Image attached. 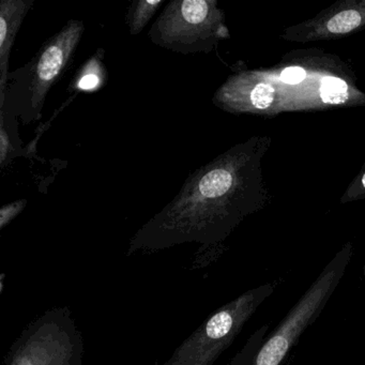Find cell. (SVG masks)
I'll return each mask as SVG.
<instances>
[{"label":"cell","instance_id":"6da1fadb","mask_svg":"<svg viewBox=\"0 0 365 365\" xmlns=\"http://www.w3.org/2000/svg\"><path fill=\"white\" fill-rule=\"evenodd\" d=\"M85 25L72 20L44 42L24 67L8 74L5 93L0 96V119L24 125L39 120L46 97L71 65Z\"/></svg>","mask_w":365,"mask_h":365},{"label":"cell","instance_id":"7a4b0ae2","mask_svg":"<svg viewBox=\"0 0 365 365\" xmlns=\"http://www.w3.org/2000/svg\"><path fill=\"white\" fill-rule=\"evenodd\" d=\"M275 287L271 282L252 288L220 307L162 365H212Z\"/></svg>","mask_w":365,"mask_h":365},{"label":"cell","instance_id":"3957f363","mask_svg":"<svg viewBox=\"0 0 365 365\" xmlns=\"http://www.w3.org/2000/svg\"><path fill=\"white\" fill-rule=\"evenodd\" d=\"M82 333L68 307L48 309L16 339L5 365H83Z\"/></svg>","mask_w":365,"mask_h":365},{"label":"cell","instance_id":"277c9868","mask_svg":"<svg viewBox=\"0 0 365 365\" xmlns=\"http://www.w3.org/2000/svg\"><path fill=\"white\" fill-rule=\"evenodd\" d=\"M350 256V250L346 247L322 269L281 324L268 339H264L252 365H281L283 363L301 335L324 311L347 270Z\"/></svg>","mask_w":365,"mask_h":365},{"label":"cell","instance_id":"5b68a950","mask_svg":"<svg viewBox=\"0 0 365 365\" xmlns=\"http://www.w3.org/2000/svg\"><path fill=\"white\" fill-rule=\"evenodd\" d=\"M220 12L211 0H174L160 14L148 36L155 46L180 54L208 53L221 37Z\"/></svg>","mask_w":365,"mask_h":365},{"label":"cell","instance_id":"8992f818","mask_svg":"<svg viewBox=\"0 0 365 365\" xmlns=\"http://www.w3.org/2000/svg\"><path fill=\"white\" fill-rule=\"evenodd\" d=\"M35 0H3L0 4V96L5 93L12 46Z\"/></svg>","mask_w":365,"mask_h":365},{"label":"cell","instance_id":"52a82bcc","mask_svg":"<svg viewBox=\"0 0 365 365\" xmlns=\"http://www.w3.org/2000/svg\"><path fill=\"white\" fill-rule=\"evenodd\" d=\"M103 57L104 50L100 48L76 72L72 88L78 91H96L101 88L106 80Z\"/></svg>","mask_w":365,"mask_h":365},{"label":"cell","instance_id":"ba28073f","mask_svg":"<svg viewBox=\"0 0 365 365\" xmlns=\"http://www.w3.org/2000/svg\"><path fill=\"white\" fill-rule=\"evenodd\" d=\"M163 5L162 0H138L132 4L128 14V24L132 36L140 35L155 12Z\"/></svg>","mask_w":365,"mask_h":365},{"label":"cell","instance_id":"9c48e42d","mask_svg":"<svg viewBox=\"0 0 365 365\" xmlns=\"http://www.w3.org/2000/svg\"><path fill=\"white\" fill-rule=\"evenodd\" d=\"M320 93L324 103L341 104L348 99V86L341 78L326 76L322 81Z\"/></svg>","mask_w":365,"mask_h":365},{"label":"cell","instance_id":"30bf717a","mask_svg":"<svg viewBox=\"0 0 365 365\" xmlns=\"http://www.w3.org/2000/svg\"><path fill=\"white\" fill-rule=\"evenodd\" d=\"M268 330V324H264L262 328L258 329L245 344L241 351L232 359L230 365H252L258 349L264 341V336Z\"/></svg>","mask_w":365,"mask_h":365},{"label":"cell","instance_id":"8fae6325","mask_svg":"<svg viewBox=\"0 0 365 365\" xmlns=\"http://www.w3.org/2000/svg\"><path fill=\"white\" fill-rule=\"evenodd\" d=\"M361 16L359 12L354 10H347V11L341 12L333 16L328 24L327 29L332 34H347L354 31V29L360 25Z\"/></svg>","mask_w":365,"mask_h":365},{"label":"cell","instance_id":"7c38bea8","mask_svg":"<svg viewBox=\"0 0 365 365\" xmlns=\"http://www.w3.org/2000/svg\"><path fill=\"white\" fill-rule=\"evenodd\" d=\"M274 88L267 83H260L254 87L251 93V102L254 108L264 110L269 108L274 99Z\"/></svg>","mask_w":365,"mask_h":365},{"label":"cell","instance_id":"4fadbf2b","mask_svg":"<svg viewBox=\"0 0 365 365\" xmlns=\"http://www.w3.org/2000/svg\"><path fill=\"white\" fill-rule=\"evenodd\" d=\"M16 150V145L12 143L11 136L4 120H0V165L5 168L10 160V155Z\"/></svg>","mask_w":365,"mask_h":365},{"label":"cell","instance_id":"5bb4252c","mask_svg":"<svg viewBox=\"0 0 365 365\" xmlns=\"http://www.w3.org/2000/svg\"><path fill=\"white\" fill-rule=\"evenodd\" d=\"M26 205V200H21L11 202V204L5 205L0 210V228L3 230L14 217H18L24 210Z\"/></svg>","mask_w":365,"mask_h":365},{"label":"cell","instance_id":"9a60e30c","mask_svg":"<svg viewBox=\"0 0 365 365\" xmlns=\"http://www.w3.org/2000/svg\"><path fill=\"white\" fill-rule=\"evenodd\" d=\"M279 78H281L282 82L286 83V84L297 85L304 81L307 73L302 68L289 67L282 72Z\"/></svg>","mask_w":365,"mask_h":365},{"label":"cell","instance_id":"2e32d148","mask_svg":"<svg viewBox=\"0 0 365 365\" xmlns=\"http://www.w3.org/2000/svg\"><path fill=\"white\" fill-rule=\"evenodd\" d=\"M362 183H363V185H364V187H365V175H364V177H363Z\"/></svg>","mask_w":365,"mask_h":365},{"label":"cell","instance_id":"e0dca14e","mask_svg":"<svg viewBox=\"0 0 365 365\" xmlns=\"http://www.w3.org/2000/svg\"><path fill=\"white\" fill-rule=\"evenodd\" d=\"M363 274H364V279H365V264H364V267H363Z\"/></svg>","mask_w":365,"mask_h":365}]
</instances>
